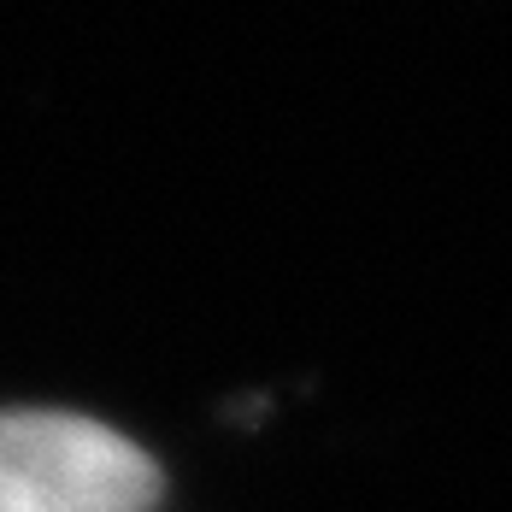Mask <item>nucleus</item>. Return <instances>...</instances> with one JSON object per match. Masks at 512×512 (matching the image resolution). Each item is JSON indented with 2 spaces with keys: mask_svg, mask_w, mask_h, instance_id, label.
<instances>
[{
  "mask_svg": "<svg viewBox=\"0 0 512 512\" xmlns=\"http://www.w3.org/2000/svg\"><path fill=\"white\" fill-rule=\"evenodd\" d=\"M159 465L101 418L0 407V512H154Z\"/></svg>",
  "mask_w": 512,
  "mask_h": 512,
  "instance_id": "f257e3e1",
  "label": "nucleus"
}]
</instances>
